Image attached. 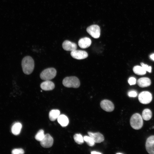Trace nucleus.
Returning a JSON list of instances; mask_svg holds the SVG:
<instances>
[{
  "label": "nucleus",
  "mask_w": 154,
  "mask_h": 154,
  "mask_svg": "<svg viewBox=\"0 0 154 154\" xmlns=\"http://www.w3.org/2000/svg\"><path fill=\"white\" fill-rule=\"evenodd\" d=\"M91 153L92 154H101V153H100L98 152L95 151H92Z\"/></svg>",
  "instance_id": "nucleus-29"
},
{
  "label": "nucleus",
  "mask_w": 154,
  "mask_h": 154,
  "mask_svg": "<svg viewBox=\"0 0 154 154\" xmlns=\"http://www.w3.org/2000/svg\"><path fill=\"white\" fill-rule=\"evenodd\" d=\"M152 96L149 92L144 91L141 92L138 96V100L139 102L143 104H147L152 101Z\"/></svg>",
  "instance_id": "nucleus-5"
},
{
  "label": "nucleus",
  "mask_w": 154,
  "mask_h": 154,
  "mask_svg": "<svg viewBox=\"0 0 154 154\" xmlns=\"http://www.w3.org/2000/svg\"><path fill=\"white\" fill-rule=\"evenodd\" d=\"M21 66L23 72L26 74H30L32 73L34 69V61L31 56H26L22 59Z\"/></svg>",
  "instance_id": "nucleus-1"
},
{
  "label": "nucleus",
  "mask_w": 154,
  "mask_h": 154,
  "mask_svg": "<svg viewBox=\"0 0 154 154\" xmlns=\"http://www.w3.org/2000/svg\"><path fill=\"white\" fill-rule=\"evenodd\" d=\"M75 142L78 144H82L83 143L84 140L82 135L80 134H76L73 137Z\"/></svg>",
  "instance_id": "nucleus-21"
},
{
  "label": "nucleus",
  "mask_w": 154,
  "mask_h": 154,
  "mask_svg": "<svg viewBox=\"0 0 154 154\" xmlns=\"http://www.w3.org/2000/svg\"><path fill=\"white\" fill-rule=\"evenodd\" d=\"M88 133L89 135L93 139L95 143H100L103 141L104 140V136L100 132L93 133L88 132Z\"/></svg>",
  "instance_id": "nucleus-11"
},
{
  "label": "nucleus",
  "mask_w": 154,
  "mask_h": 154,
  "mask_svg": "<svg viewBox=\"0 0 154 154\" xmlns=\"http://www.w3.org/2000/svg\"><path fill=\"white\" fill-rule=\"evenodd\" d=\"M70 54L73 58L78 60L84 59L88 56V53L86 51L76 49L71 51Z\"/></svg>",
  "instance_id": "nucleus-7"
},
{
  "label": "nucleus",
  "mask_w": 154,
  "mask_h": 154,
  "mask_svg": "<svg viewBox=\"0 0 154 154\" xmlns=\"http://www.w3.org/2000/svg\"><path fill=\"white\" fill-rule=\"evenodd\" d=\"M128 82L130 85L135 84L136 82V79L133 77L130 78L128 80Z\"/></svg>",
  "instance_id": "nucleus-26"
},
{
  "label": "nucleus",
  "mask_w": 154,
  "mask_h": 154,
  "mask_svg": "<svg viewBox=\"0 0 154 154\" xmlns=\"http://www.w3.org/2000/svg\"><path fill=\"white\" fill-rule=\"evenodd\" d=\"M151 83L150 79L147 77H142L139 78L137 81L138 85L140 87L144 88L150 86Z\"/></svg>",
  "instance_id": "nucleus-15"
},
{
  "label": "nucleus",
  "mask_w": 154,
  "mask_h": 154,
  "mask_svg": "<svg viewBox=\"0 0 154 154\" xmlns=\"http://www.w3.org/2000/svg\"><path fill=\"white\" fill-rule=\"evenodd\" d=\"M41 88L45 91H49L53 89L55 87L54 83L50 80H45L42 82L40 85Z\"/></svg>",
  "instance_id": "nucleus-14"
},
{
  "label": "nucleus",
  "mask_w": 154,
  "mask_h": 154,
  "mask_svg": "<svg viewBox=\"0 0 154 154\" xmlns=\"http://www.w3.org/2000/svg\"><path fill=\"white\" fill-rule=\"evenodd\" d=\"M86 31L88 33L94 38H98L100 36V29L99 26L97 25H92L88 27L86 29Z\"/></svg>",
  "instance_id": "nucleus-6"
},
{
  "label": "nucleus",
  "mask_w": 154,
  "mask_h": 154,
  "mask_svg": "<svg viewBox=\"0 0 154 154\" xmlns=\"http://www.w3.org/2000/svg\"><path fill=\"white\" fill-rule=\"evenodd\" d=\"M128 94L130 97H135L137 96V94L135 91L132 90L129 91L128 92Z\"/></svg>",
  "instance_id": "nucleus-27"
},
{
  "label": "nucleus",
  "mask_w": 154,
  "mask_h": 154,
  "mask_svg": "<svg viewBox=\"0 0 154 154\" xmlns=\"http://www.w3.org/2000/svg\"><path fill=\"white\" fill-rule=\"evenodd\" d=\"M57 120L58 122L62 127L67 126L69 123L68 118L64 115H60L57 118Z\"/></svg>",
  "instance_id": "nucleus-16"
},
{
  "label": "nucleus",
  "mask_w": 154,
  "mask_h": 154,
  "mask_svg": "<svg viewBox=\"0 0 154 154\" xmlns=\"http://www.w3.org/2000/svg\"><path fill=\"white\" fill-rule=\"evenodd\" d=\"M45 135L42 129L40 130L36 135L35 138L38 141H41L44 138Z\"/></svg>",
  "instance_id": "nucleus-22"
},
{
  "label": "nucleus",
  "mask_w": 154,
  "mask_h": 154,
  "mask_svg": "<svg viewBox=\"0 0 154 154\" xmlns=\"http://www.w3.org/2000/svg\"><path fill=\"white\" fill-rule=\"evenodd\" d=\"M62 84L66 87L75 88L79 87L80 85L79 79L74 76L65 78L62 81Z\"/></svg>",
  "instance_id": "nucleus-3"
},
{
  "label": "nucleus",
  "mask_w": 154,
  "mask_h": 154,
  "mask_svg": "<svg viewBox=\"0 0 154 154\" xmlns=\"http://www.w3.org/2000/svg\"><path fill=\"white\" fill-rule=\"evenodd\" d=\"M100 106L104 110L107 112H111L114 108V104L111 101L108 100H102L100 103Z\"/></svg>",
  "instance_id": "nucleus-9"
},
{
  "label": "nucleus",
  "mask_w": 154,
  "mask_h": 154,
  "mask_svg": "<svg viewBox=\"0 0 154 154\" xmlns=\"http://www.w3.org/2000/svg\"><path fill=\"white\" fill-rule=\"evenodd\" d=\"M141 64L142 67L146 71H147L149 73L151 72V66H148L147 65L145 64L142 62L141 63Z\"/></svg>",
  "instance_id": "nucleus-25"
},
{
  "label": "nucleus",
  "mask_w": 154,
  "mask_h": 154,
  "mask_svg": "<svg viewBox=\"0 0 154 154\" xmlns=\"http://www.w3.org/2000/svg\"><path fill=\"white\" fill-rule=\"evenodd\" d=\"M62 46L63 48L65 50L72 51L76 50L77 46L74 43L68 40H65L63 43Z\"/></svg>",
  "instance_id": "nucleus-12"
},
{
  "label": "nucleus",
  "mask_w": 154,
  "mask_h": 154,
  "mask_svg": "<svg viewBox=\"0 0 154 154\" xmlns=\"http://www.w3.org/2000/svg\"><path fill=\"white\" fill-rule=\"evenodd\" d=\"M60 115V112L58 110H53L49 113V117L50 119L52 121L57 119Z\"/></svg>",
  "instance_id": "nucleus-18"
},
{
  "label": "nucleus",
  "mask_w": 154,
  "mask_h": 154,
  "mask_svg": "<svg viewBox=\"0 0 154 154\" xmlns=\"http://www.w3.org/2000/svg\"><path fill=\"white\" fill-rule=\"evenodd\" d=\"M143 123L142 116L138 113L133 114L130 118L131 126L134 129L138 130L141 129Z\"/></svg>",
  "instance_id": "nucleus-2"
},
{
  "label": "nucleus",
  "mask_w": 154,
  "mask_h": 154,
  "mask_svg": "<svg viewBox=\"0 0 154 154\" xmlns=\"http://www.w3.org/2000/svg\"><path fill=\"white\" fill-rule=\"evenodd\" d=\"M150 57L152 60L154 61V53L151 54Z\"/></svg>",
  "instance_id": "nucleus-28"
},
{
  "label": "nucleus",
  "mask_w": 154,
  "mask_h": 154,
  "mask_svg": "<svg viewBox=\"0 0 154 154\" xmlns=\"http://www.w3.org/2000/svg\"><path fill=\"white\" fill-rule=\"evenodd\" d=\"M12 153L13 154H22L24 153V151L21 148L16 149L12 150Z\"/></svg>",
  "instance_id": "nucleus-24"
},
{
  "label": "nucleus",
  "mask_w": 154,
  "mask_h": 154,
  "mask_svg": "<svg viewBox=\"0 0 154 154\" xmlns=\"http://www.w3.org/2000/svg\"><path fill=\"white\" fill-rule=\"evenodd\" d=\"M84 141L90 146H93L95 144V142L93 139L89 136H85L83 137Z\"/></svg>",
  "instance_id": "nucleus-23"
},
{
  "label": "nucleus",
  "mask_w": 154,
  "mask_h": 154,
  "mask_svg": "<svg viewBox=\"0 0 154 154\" xmlns=\"http://www.w3.org/2000/svg\"><path fill=\"white\" fill-rule=\"evenodd\" d=\"M40 142L41 145L43 147L49 148L52 146L53 139L49 134H47L45 135L44 138Z\"/></svg>",
  "instance_id": "nucleus-8"
},
{
  "label": "nucleus",
  "mask_w": 154,
  "mask_h": 154,
  "mask_svg": "<svg viewBox=\"0 0 154 154\" xmlns=\"http://www.w3.org/2000/svg\"><path fill=\"white\" fill-rule=\"evenodd\" d=\"M154 128V126L153 127V128Z\"/></svg>",
  "instance_id": "nucleus-30"
},
{
  "label": "nucleus",
  "mask_w": 154,
  "mask_h": 154,
  "mask_svg": "<svg viewBox=\"0 0 154 154\" xmlns=\"http://www.w3.org/2000/svg\"><path fill=\"white\" fill-rule=\"evenodd\" d=\"M145 148L149 153L154 154V135L151 136L147 138L146 142Z\"/></svg>",
  "instance_id": "nucleus-10"
},
{
  "label": "nucleus",
  "mask_w": 154,
  "mask_h": 154,
  "mask_svg": "<svg viewBox=\"0 0 154 154\" xmlns=\"http://www.w3.org/2000/svg\"><path fill=\"white\" fill-rule=\"evenodd\" d=\"M152 113L151 110L149 109H145L142 113V117L145 120L148 121L151 118Z\"/></svg>",
  "instance_id": "nucleus-19"
},
{
  "label": "nucleus",
  "mask_w": 154,
  "mask_h": 154,
  "mask_svg": "<svg viewBox=\"0 0 154 154\" xmlns=\"http://www.w3.org/2000/svg\"><path fill=\"white\" fill-rule=\"evenodd\" d=\"M22 125L21 123L19 122H16L13 125L11 128L12 133L15 135L19 134L21 131Z\"/></svg>",
  "instance_id": "nucleus-17"
},
{
  "label": "nucleus",
  "mask_w": 154,
  "mask_h": 154,
  "mask_svg": "<svg viewBox=\"0 0 154 154\" xmlns=\"http://www.w3.org/2000/svg\"><path fill=\"white\" fill-rule=\"evenodd\" d=\"M133 71L135 74L139 75H143L146 73V71L143 68L139 66H134L133 68Z\"/></svg>",
  "instance_id": "nucleus-20"
},
{
  "label": "nucleus",
  "mask_w": 154,
  "mask_h": 154,
  "mask_svg": "<svg viewBox=\"0 0 154 154\" xmlns=\"http://www.w3.org/2000/svg\"><path fill=\"white\" fill-rule=\"evenodd\" d=\"M56 70L53 68H48L43 70L40 73V78L44 80H50L56 76Z\"/></svg>",
  "instance_id": "nucleus-4"
},
{
  "label": "nucleus",
  "mask_w": 154,
  "mask_h": 154,
  "mask_svg": "<svg viewBox=\"0 0 154 154\" xmlns=\"http://www.w3.org/2000/svg\"><path fill=\"white\" fill-rule=\"evenodd\" d=\"M91 43V40L89 38L85 37L82 38L79 40L78 44L81 48H86L90 46Z\"/></svg>",
  "instance_id": "nucleus-13"
}]
</instances>
